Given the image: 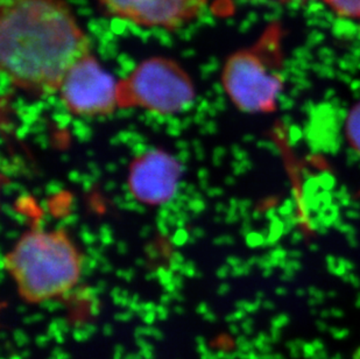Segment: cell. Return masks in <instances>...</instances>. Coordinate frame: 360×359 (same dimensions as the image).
<instances>
[{"mask_svg": "<svg viewBox=\"0 0 360 359\" xmlns=\"http://www.w3.org/2000/svg\"><path fill=\"white\" fill-rule=\"evenodd\" d=\"M91 51L65 0H5L0 63L11 84L28 95L58 94L65 74Z\"/></svg>", "mask_w": 360, "mask_h": 359, "instance_id": "1", "label": "cell"}, {"mask_svg": "<svg viewBox=\"0 0 360 359\" xmlns=\"http://www.w3.org/2000/svg\"><path fill=\"white\" fill-rule=\"evenodd\" d=\"M4 267L25 301L42 303L79 285L83 256L67 231L32 229L5 254Z\"/></svg>", "mask_w": 360, "mask_h": 359, "instance_id": "2", "label": "cell"}, {"mask_svg": "<svg viewBox=\"0 0 360 359\" xmlns=\"http://www.w3.org/2000/svg\"><path fill=\"white\" fill-rule=\"evenodd\" d=\"M281 30L269 25L253 46L230 55L221 69L223 90L232 104L246 113H269L283 89Z\"/></svg>", "mask_w": 360, "mask_h": 359, "instance_id": "3", "label": "cell"}, {"mask_svg": "<svg viewBox=\"0 0 360 359\" xmlns=\"http://www.w3.org/2000/svg\"><path fill=\"white\" fill-rule=\"evenodd\" d=\"M196 97L195 84L186 69L172 58L155 56L140 62L118 82V106L140 108L158 115L187 110Z\"/></svg>", "mask_w": 360, "mask_h": 359, "instance_id": "4", "label": "cell"}, {"mask_svg": "<svg viewBox=\"0 0 360 359\" xmlns=\"http://www.w3.org/2000/svg\"><path fill=\"white\" fill-rule=\"evenodd\" d=\"M118 82L90 51L69 69L58 94L70 115L85 119L103 118L120 108Z\"/></svg>", "mask_w": 360, "mask_h": 359, "instance_id": "5", "label": "cell"}, {"mask_svg": "<svg viewBox=\"0 0 360 359\" xmlns=\"http://www.w3.org/2000/svg\"><path fill=\"white\" fill-rule=\"evenodd\" d=\"M110 17L141 27L173 31L203 13L207 0H96Z\"/></svg>", "mask_w": 360, "mask_h": 359, "instance_id": "6", "label": "cell"}, {"mask_svg": "<svg viewBox=\"0 0 360 359\" xmlns=\"http://www.w3.org/2000/svg\"><path fill=\"white\" fill-rule=\"evenodd\" d=\"M181 172L180 163L169 153L161 149L143 153L129 165V193L140 203L162 206L175 196Z\"/></svg>", "mask_w": 360, "mask_h": 359, "instance_id": "7", "label": "cell"}, {"mask_svg": "<svg viewBox=\"0 0 360 359\" xmlns=\"http://www.w3.org/2000/svg\"><path fill=\"white\" fill-rule=\"evenodd\" d=\"M326 5L340 17L360 19V0H324Z\"/></svg>", "mask_w": 360, "mask_h": 359, "instance_id": "8", "label": "cell"}, {"mask_svg": "<svg viewBox=\"0 0 360 359\" xmlns=\"http://www.w3.org/2000/svg\"><path fill=\"white\" fill-rule=\"evenodd\" d=\"M347 136L354 151L360 154V104L354 106L347 117Z\"/></svg>", "mask_w": 360, "mask_h": 359, "instance_id": "9", "label": "cell"}]
</instances>
